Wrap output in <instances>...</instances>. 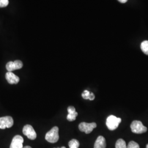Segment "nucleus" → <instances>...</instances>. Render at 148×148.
Masks as SVG:
<instances>
[{
  "label": "nucleus",
  "instance_id": "f257e3e1",
  "mask_svg": "<svg viewBox=\"0 0 148 148\" xmlns=\"http://www.w3.org/2000/svg\"><path fill=\"white\" fill-rule=\"evenodd\" d=\"M59 138V128L57 126L53 127L45 136L46 140L49 143H56L58 141Z\"/></svg>",
  "mask_w": 148,
  "mask_h": 148
},
{
  "label": "nucleus",
  "instance_id": "f03ea898",
  "mask_svg": "<svg viewBox=\"0 0 148 148\" xmlns=\"http://www.w3.org/2000/svg\"><path fill=\"white\" fill-rule=\"evenodd\" d=\"M121 122V119L117 117L114 115H110L108 117L106 121V125L110 131L116 130Z\"/></svg>",
  "mask_w": 148,
  "mask_h": 148
},
{
  "label": "nucleus",
  "instance_id": "7ed1b4c3",
  "mask_svg": "<svg viewBox=\"0 0 148 148\" xmlns=\"http://www.w3.org/2000/svg\"><path fill=\"white\" fill-rule=\"evenodd\" d=\"M131 128L132 132L136 134H142L147 131V127L143 125L142 122L137 120H134L132 122Z\"/></svg>",
  "mask_w": 148,
  "mask_h": 148
},
{
  "label": "nucleus",
  "instance_id": "20e7f679",
  "mask_svg": "<svg viewBox=\"0 0 148 148\" xmlns=\"http://www.w3.org/2000/svg\"><path fill=\"white\" fill-rule=\"evenodd\" d=\"M97 127V124L95 122L92 123H86V122H81L79 125V131L84 132L86 134H90L92 132L94 128Z\"/></svg>",
  "mask_w": 148,
  "mask_h": 148
},
{
  "label": "nucleus",
  "instance_id": "39448f33",
  "mask_svg": "<svg viewBox=\"0 0 148 148\" xmlns=\"http://www.w3.org/2000/svg\"><path fill=\"white\" fill-rule=\"evenodd\" d=\"M23 134L30 140H35L37 137L36 133L34 128L30 125H26L23 129Z\"/></svg>",
  "mask_w": 148,
  "mask_h": 148
},
{
  "label": "nucleus",
  "instance_id": "423d86ee",
  "mask_svg": "<svg viewBox=\"0 0 148 148\" xmlns=\"http://www.w3.org/2000/svg\"><path fill=\"white\" fill-rule=\"evenodd\" d=\"M14 121L11 116L2 117H0V129L4 130L6 128H11L13 126Z\"/></svg>",
  "mask_w": 148,
  "mask_h": 148
},
{
  "label": "nucleus",
  "instance_id": "0eeeda50",
  "mask_svg": "<svg viewBox=\"0 0 148 148\" xmlns=\"http://www.w3.org/2000/svg\"><path fill=\"white\" fill-rule=\"evenodd\" d=\"M23 64L22 62L19 60H15L14 62H9L6 64V69L8 71L12 72V71L21 69L23 68Z\"/></svg>",
  "mask_w": 148,
  "mask_h": 148
},
{
  "label": "nucleus",
  "instance_id": "6e6552de",
  "mask_svg": "<svg viewBox=\"0 0 148 148\" xmlns=\"http://www.w3.org/2000/svg\"><path fill=\"white\" fill-rule=\"evenodd\" d=\"M24 139L21 136L16 135L13 138L10 148H23Z\"/></svg>",
  "mask_w": 148,
  "mask_h": 148
},
{
  "label": "nucleus",
  "instance_id": "1a4fd4ad",
  "mask_svg": "<svg viewBox=\"0 0 148 148\" xmlns=\"http://www.w3.org/2000/svg\"><path fill=\"white\" fill-rule=\"evenodd\" d=\"M5 79H7V82L11 85L17 84L20 80L18 76H17L15 74L10 71H8L5 74Z\"/></svg>",
  "mask_w": 148,
  "mask_h": 148
},
{
  "label": "nucleus",
  "instance_id": "9d476101",
  "mask_svg": "<svg viewBox=\"0 0 148 148\" xmlns=\"http://www.w3.org/2000/svg\"><path fill=\"white\" fill-rule=\"evenodd\" d=\"M68 115L67 116V120L69 121H74L76 120L78 113L76 111V109L73 106H69L68 108Z\"/></svg>",
  "mask_w": 148,
  "mask_h": 148
},
{
  "label": "nucleus",
  "instance_id": "9b49d317",
  "mask_svg": "<svg viewBox=\"0 0 148 148\" xmlns=\"http://www.w3.org/2000/svg\"><path fill=\"white\" fill-rule=\"evenodd\" d=\"M106 146L105 138L101 136H99L95 140L94 148H106Z\"/></svg>",
  "mask_w": 148,
  "mask_h": 148
},
{
  "label": "nucleus",
  "instance_id": "f8f14e48",
  "mask_svg": "<svg viewBox=\"0 0 148 148\" xmlns=\"http://www.w3.org/2000/svg\"><path fill=\"white\" fill-rule=\"evenodd\" d=\"M82 97L85 99H89L90 101H93L95 98V95L92 93L90 92L87 90H85L82 93Z\"/></svg>",
  "mask_w": 148,
  "mask_h": 148
},
{
  "label": "nucleus",
  "instance_id": "ddd939ff",
  "mask_svg": "<svg viewBox=\"0 0 148 148\" xmlns=\"http://www.w3.org/2000/svg\"><path fill=\"white\" fill-rule=\"evenodd\" d=\"M115 148H127L126 143L123 139H119L117 140Z\"/></svg>",
  "mask_w": 148,
  "mask_h": 148
},
{
  "label": "nucleus",
  "instance_id": "4468645a",
  "mask_svg": "<svg viewBox=\"0 0 148 148\" xmlns=\"http://www.w3.org/2000/svg\"><path fill=\"white\" fill-rule=\"evenodd\" d=\"M79 142L75 139L71 140L69 142V148H79Z\"/></svg>",
  "mask_w": 148,
  "mask_h": 148
},
{
  "label": "nucleus",
  "instance_id": "2eb2a0df",
  "mask_svg": "<svg viewBox=\"0 0 148 148\" xmlns=\"http://www.w3.org/2000/svg\"><path fill=\"white\" fill-rule=\"evenodd\" d=\"M140 48L143 53L148 55V41H144L141 43Z\"/></svg>",
  "mask_w": 148,
  "mask_h": 148
},
{
  "label": "nucleus",
  "instance_id": "dca6fc26",
  "mask_svg": "<svg viewBox=\"0 0 148 148\" xmlns=\"http://www.w3.org/2000/svg\"><path fill=\"white\" fill-rule=\"evenodd\" d=\"M127 148H140L139 145L137 143L134 142V141H131L128 143L127 146Z\"/></svg>",
  "mask_w": 148,
  "mask_h": 148
},
{
  "label": "nucleus",
  "instance_id": "f3484780",
  "mask_svg": "<svg viewBox=\"0 0 148 148\" xmlns=\"http://www.w3.org/2000/svg\"><path fill=\"white\" fill-rule=\"evenodd\" d=\"M8 0H0V8H4L8 5Z\"/></svg>",
  "mask_w": 148,
  "mask_h": 148
},
{
  "label": "nucleus",
  "instance_id": "a211bd4d",
  "mask_svg": "<svg viewBox=\"0 0 148 148\" xmlns=\"http://www.w3.org/2000/svg\"><path fill=\"white\" fill-rule=\"evenodd\" d=\"M120 2H121L122 3H126V2H127V1L128 0H118Z\"/></svg>",
  "mask_w": 148,
  "mask_h": 148
},
{
  "label": "nucleus",
  "instance_id": "6ab92c4d",
  "mask_svg": "<svg viewBox=\"0 0 148 148\" xmlns=\"http://www.w3.org/2000/svg\"><path fill=\"white\" fill-rule=\"evenodd\" d=\"M23 148H32L31 147H30V146H25V147H23Z\"/></svg>",
  "mask_w": 148,
  "mask_h": 148
},
{
  "label": "nucleus",
  "instance_id": "aec40b11",
  "mask_svg": "<svg viewBox=\"0 0 148 148\" xmlns=\"http://www.w3.org/2000/svg\"><path fill=\"white\" fill-rule=\"evenodd\" d=\"M146 148H148V144L147 145V147H146Z\"/></svg>",
  "mask_w": 148,
  "mask_h": 148
},
{
  "label": "nucleus",
  "instance_id": "412c9836",
  "mask_svg": "<svg viewBox=\"0 0 148 148\" xmlns=\"http://www.w3.org/2000/svg\"><path fill=\"white\" fill-rule=\"evenodd\" d=\"M65 148V147H62V148Z\"/></svg>",
  "mask_w": 148,
  "mask_h": 148
}]
</instances>
